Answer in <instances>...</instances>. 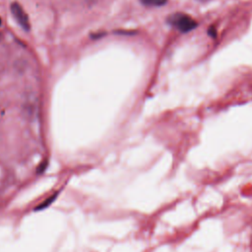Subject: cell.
I'll use <instances>...</instances> for the list:
<instances>
[{
	"label": "cell",
	"instance_id": "cell-1",
	"mask_svg": "<svg viewBox=\"0 0 252 252\" xmlns=\"http://www.w3.org/2000/svg\"><path fill=\"white\" fill-rule=\"evenodd\" d=\"M167 22L181 32H188L197 27V22L184 13H175L170 15Z\"/></svg>",
	"mask_w": 252,
	"mask_h": 252
},
{
	"label": "cell",
	"instance_id": "cell-2",
	"mask_svg": "<svg viewBox=\"0 0 252 252\" xmlns=\"http://www.w3.org/2000/svg\"><path fill=\"white\" fill-rule=\"evenodd\" d=\"M11 12H12L14 18L16 19V21L18 22V24L25 31H29L30 30V21H29V17L27 15V13L23 9V7L19 3L14 2L13 4H11Z\"/></svg>",
	"mask_w": 252,
	"mask_h": 252
},
{
	"label": "cell",
	"instance_id": "cell-3",
	"mask_svg": "<svg viewBox=\"0 0 252 252\" xmlns=\"http://www.w3.org/2000/svg\"><path fill=\"white\" fill-rule=\"evenodd\" d=\"M167 0H141V2L149 7H159L166 3Z\"/></svg>",
	"mask_w": 252,
	"mask_h": 252
},
{
	"label": "cell",
	"instance_id": "cell-4",
	"mask_svg": "<svg viewBox=\"0 0 252 252\" xmlns=\"http://www.w3.org/2000/svg\"><path fill=\"white\" fill-rule=\"evenodd\" d=\"M200 1H204L205 2V1H209V0H200Z\"/></svg>",
	"mask_w": 252,
	"mask_h": 252
},
{
	"label": "cell",
	"instance_id": "cell-5",
	"mask_svg": "<svg viewBox=\"0 0 252 252\" xmlns=\"http://www.w3.org/2000/svg\"><path fill=\"white\" fill-rule=\"evenodd\" d=\"M0 24H1V19H0Z\"/></svg>",
	"mask_w": 252,
	"mask_h": 252
}]
</instances>
